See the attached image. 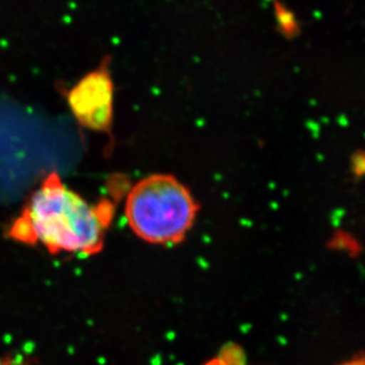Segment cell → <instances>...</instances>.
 <instances>
[{
	"mask_svg": "<svg viewBox=\"0 0 365 365\" xmlns=\"http://www.w3.org/2000/svg\"><path fill=\"white\" fill-rule=\"evenodd\" d=\"M341 365H365L364 357L363 355H357L354 359H349L346 362L341 363Z\"/></svg>",
	"mask_w": 365,
	"mask_h": 365,
	"instance_id": "6",
	"label": "cell"
},
{
	"mask_svg": "<svg viewBox=\"0 0 365 365\" xmlns=\"http://www.w3.org/2000/svg\"><path fill=\"white\" fill-rule=\"evenodd\" d=\"M114 214L110 199L88 202L52 172L29 197L6 235L29 246L41 245L51 255L91 257L102 251Z\"/></svg>",
	"mask_w": 365,
	"mask_h": 365,
	"instance_id": "1",
	"label": "cell"
},
{
	"mask_svg": "<svg viewBox=\"0 0 365 365\" xmlns=\"http://www.w3.org/2000/svg\"><path fill=\"white\" fill-rule=\"evenodd\" d=\"M114 86L107 66L83 77L68 93V103L83 127L109 131L113 122Z\"/></svg>",
	"mask_w": 365,
	"mask_h": 365,
	"instance_id": "3",
	"label": "cell"
},
{
	"mask_svg": "<svg viewBox=\"0 0 365 365\" xmlns=\"http://www.w3.org/2000/svg\"><path fill=\"white\" fill-rule=\"evenodd\" d=\"M197 200L175 176L153 174L131 187L124 213L131 231L153 245H176L197 219Z\"/></svg>",
	"mask_w": 365,
	"mask_h": 365,
	"instance_id": "2",
	"label": "cell"
},
{
	"mask_svg": "<svg viewBox=\"0 0 365 365\" xmlns=\"http://www.w3.org/2000/svg\"><path fill=\"white\" fill-rule=\"evenodd\" d=\"M278 21H280V25H282V28L285 30V31L291 32L294 28V19L291 18L289 12L287 11L284 10H278Z\"/></svg>",
	"mask_w": 365,
	"mask_h": 365,
	"instance_id": "4",
	"label": "cell"
},
{
	"mask_svg": "<svg viewBox=\"0 0 365 365\" xmlns=\"http://www.w3.org/2000/svg\"><path fill=\"white\" fill-rule=\"evenodd\" d=\"M0 365H32V363L25 357L19 356H6L0 359Z\"/></svg>",
	"mask_w": 365,
	"mask_h": 365,
	"instance_id": "5",
	"label": "cell"
}]
</instances>
